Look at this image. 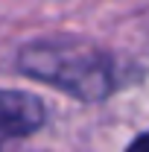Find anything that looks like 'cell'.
<instances>
[{
	"label": "cell",
	"mask_w": 149,
	"mask_h": 152,
	"mask_svg": "<svg viewBox=\"0 0 149 152\" xmlns=\"http://www.w3.org/2000/svg\"><path fill=\"white\" fill-rule=\"evenodd\" d=\"M18 67L38 82H47L76 99H102L120 88L123 76L105 50L88 41L53 38L23 47Z\"/></svg>",
	"instance_id": "cell-1"
},
{
	"label": "cell",
	"mask_w": 149,
	"mask_h": 152,
	"mask_svg": "<svg viewBox=\"0 0 149 152\" xmlns=\"http://www.w3.org/2000/svg\"><path fill=\"white\" fill-rule=\"evenodd\" d=\"M41 126H44V105L38 96L0 88V152L12 140L35 134Z\"/></svg>",
	"instance_id": "cell-2"
},
{
	"label": "cell",
	"mask_w": 149,
	"mask_h": 152,
	"mask_svg": "<svg viewBox=\"0 0 149 152\" xmlns=\"http://www.w3.org/2000/svg\"><path fill=\"white\" fill-rule=\"evenodd\" d=\"M126 152H149V132L146 134H140V137H134L129 143V149Z\"/></svg>",
	"instance_id": "cell-3"
}]
</instances>
